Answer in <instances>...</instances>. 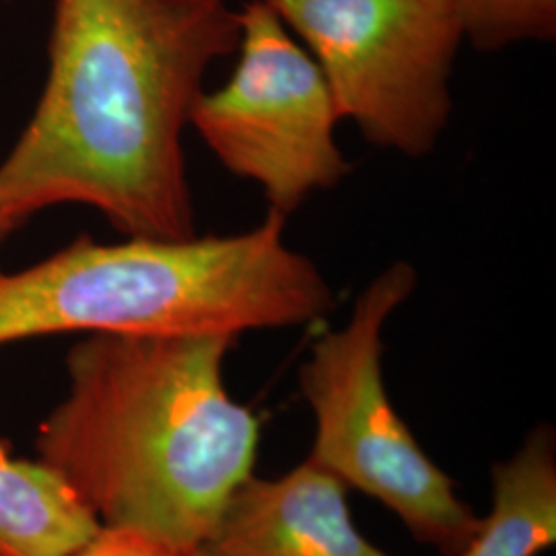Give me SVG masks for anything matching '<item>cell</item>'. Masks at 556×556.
<instances>
[{
  "mask_svg": "<svg viewBox=\"0 0 556 556\" xmlns=\"http://www.w3.org/2000/svg\"><path fill=\"white\" fill-rule=\"evenodd\" d=\"M238 43L227 0H54L46 85L0 163V217L83 204L124 238L197 236L184 132Z\"/></svg>",
  "mask_w": 556,
  "mask_h": 556,
  "instance_id": "1",
  "label": "cell"
},
{
  "mask_svg": "<svg viewBox=\"0 0 556 556\" xmlns=\"http://www.w3.org/2000/svg\"><path fill=\"white\" fill-rule=\"evenodd\" d=\"M229 334H89L66 355L68 388L36 454L101 528L192 553L254 475L260 420L233 400Z\"/></svg>",
  "mask_w": 556,
  "mask_h": 556,
  "instance_id": "2",
  "label": "cell"
},
{
  "mask_svg": "<svg viewBox=\"0 0 556 556\" xmlns=\"http://www.w3.org/2000/svg\"><path fill=\"white\" fill-rule=\"evenodd\" d=\"M268 211L231 236H79L50 258L0 270V346L56 334H229L324 318L332 287Z\"/></svg>",
  "mask_w": 556,
  "mask_h": 556,
  "instance_id": "3",
  "label": "cell"
},
{
  "mask_svg": "<svg viewBox=\"0 0 556 556\" xmlns=\"http://www.w3.org/2000/svg\"><path fill=\"white\" fill-rule=\"evenodd\" d=\"M417 280L413 264H390L358 293L349 319L312 344L299 367L316 429L307 459L379 501L420 544L456 556L480 519L397 415L383 378L386 326Z\"/></svg>",
  "mask_w": 556,
  "mask_h": 556,
  "instance_id": "4",
  "label": "cell"
},
{
  "mask_svg": "<svg viewBox=\"0 0 556 556\" xmlns=\"http://www.w3.org/2000/svg\"><path fill=\"white\" fill-rule=\"evenodd\" d=\"M312 54L340 119L365 142L422 160L452 112L466 41L454 0H264Z\"/></svg>",
  "mask_w": 556,
  "mask_h": 556,
  "instance_id": "5",
  "label": "cell"
},
{
  "mask_svg": "<svg viewBox=\"0 0 556 556\" xmlns=\"http://www.w3.org/2000/svg\"><path fill=\"white\" fill-rule=\"evenodd\" d=\"M236 54L229 79L200 93L190 126L229 174L258 186L268 211L289 217L351 174L342 119L316 60L264 0L239 11Z\"/></svg>",
  "mask_w": 556,
  "mask_h": 556,
  "instance_id": "6",
  "label": "cell"
},
{
  "mask_svg": "<svg viewBox=\"0 0 556 556\" xmlns=\"http://www.w3.org/2000/svg\"><path fill=\"white\" fill-rule=\"evenodd\" d=\"M346 491L312 459L280 477L252 475L194 556H394L358 532Z\"/></svg>",
  "mask_w": 556,
  "mask_h": 556,
  "instance_id": "7",
  "label": "cell"
},
{
  "mask_svg": "<svg viewBox=\"0 0 556 556\" xmlns=\"http://www.w3.org/2000/svg\"><path fill=\"white\" fill-rule=\"evenodd\" d=\"M493 505L456 556H538L556 544V439L534 429L509 459L493 466Z\"/></svg>",
  "mask_w": 556,
  "mask_h": 556,
  "instance_id": "8",
  "label": "cell"
},
{
  "mask_svg": "<svg viewBox=\"0 0 556 556\" xmlns=\"http://www.w3.org/2000/svg\"><path fill=\"white\" fill-rule=\"evenodd\" d=\"M100 521L40 459L13 457L0 443V556H71Z\"/></svg>",
  "mask_w": 556,
  "mask_h": 556,
  "instance_id": "9",
  "label": "cell"
},
{
  "mask_svg": "<svg viewBox=\"0 0 556 556\" xmlns=\"http://www.w3.org/2000/svg\"><path fill=\"white\" fill-rule=\"evenodd\" d=\"M466 41L497 52L556 38V0H454Z\"/></svg>",
  "mask_w": 556,
  "mask_h": 556,
  "instance_id": "10",
  "label": "cell"
},
{
  "mask_svg": "<svg viewBox=\"0 0 556 556\" xmlns=\"http://www.w3.org/2000/svg\"><path fill=\"white\" fill-rule=\"evenodd\" d=\"M71 556H194L161 540L122 528H101L83 548Z\"/></svg>",
  "mask_w": 556,
  "mask_h": 556,
  "instance_id": "11",
  "label": "cell"
},
{
  "mask_svg": "<svg viewBox=\"0 0 556 556\" xmlns=\"http://www.w3.org/2000/svg\"><path fill=\"white\" fill-rule=\"evenodd\" d=\"M17 229H20V225H15L13 220L0 217V258H2V250H4L7 241H9V238H11ZM0 270H2V268H0Z\"/></svg>",
  "mask_w": 556,
  "mask_h": 556,
  "instance_id": "12",
  "label": "cell"
}]
</instances>
